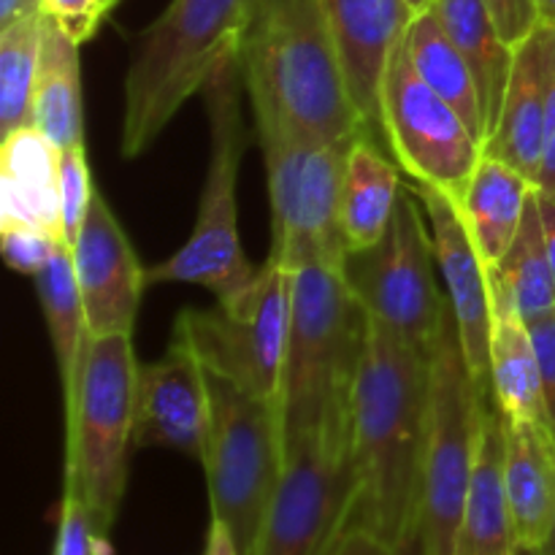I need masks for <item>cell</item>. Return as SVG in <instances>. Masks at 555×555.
<instances>
[{"mask_svg": "<svg viewBox=\"0 0 555 555\" xmlns=\"http://www.w3.org/2000/svg\"><path fill=\"white\" fill-rule=\"evenodd\" d=\"M534 3L537 11H540V20L555 27V0H534Z\"/></svg>", "mask_w": 555, "mask_h": 555, "instance_id": "obj_43", "label": "cell"}, {"mask_svg": "<svg viewBox=\"0 0 555 555\" xmlns=\"http://www.w3.org/2000/svg\"><path fill=\"white\" fill-rule=\"evenodd\" d=\"M41 11L76 43L90 41L108 16L101 0H41Z\"/></svg>", "mask_w": 555, "mask_h": 555, "instance_id": "obj_34", "label": "cell"}, {"mask_svg": "<svg viewBox=\"0 0 555 555\" xmlns=\"http://www.w3.org/2000/svg\"><path fill=\"white\" fill-rule=\"evenodd\" d=\"M209 428V374L193 350L171 336L166 356L155 363H139L133 450L166 448L204 461Z\"/></svg>", "mask_w": 555, "mask_h": 555, "instance_id": "obj_15", "label": "cell"}, {"mask_svg": "<svg viewBox=\"0 0 555 555\" xmlns=\"http://www.w3.org/2000/svg\"><path fill=\"white\" fill-rule=\"evenodd\" d=\"M345 276L366 314L406 345L431 352L448 296L439 276L431 228L404 182L388 233L374 247L345 255Z\"/></svg>", "mask_w": 555, "mask_h": 555, "instance_id": "obj_11", "label": "cell"}, {"mask_svg": "<svg viewBox=\"0 0 555 555\" xmlns=\"http://www.w3.org/2000/svg\"><path fill=\"white\" fill-rule=\"evenodd\" d=\"M534 184L496 157L482 155L459 198L461 217L488 269H496L520 231Z\"/></svg>", "mask_w": 555, "mask_h": 555, "instance_id": "obj_22", "label": "cell"}, {"mask_svg": "<svg viewBox=\"0 0 555 555\" xmlns=\"http://www.w3.org/2000/svg\"><path fill=\"white\" fill-rule=\"evenodd\" d=\"M537 209H540L542 236H545L547 260H551L553 280H555V198H547V195L537 193Z\"/></svg>", "mask_w": 555, "mask_h": 555, "instance_id": "obj_40", "label": "cell"}, {"mask_svg": "<svg viewBox=\"0 0 555 555\" xmlns=\"http://www.w3.org/2000/svg\"><path fill=\"white\" fill-rule=\"evenodd\" d=\"M33 282H36L38 301H41L43 320H47L49 339H52V352L54 361H57V374L60 385H63L65 404V401L74 396L81 366H85L87 345H90V331H87L81 293L79 285H76L70 247L57 244L52 258H49L47 266L33 276Z\"/></svg>", "mask_w": 555, "mask_h": 555, "instance_id": "obj_27", "label": "cell"}, {"mask_svg": "<svg viewBox=\"0 0 555 555\" xmlns=\"http://www.w3.org/2000/svg\"><path fill=\"white\" fill-rule=\"evenodd\" d=\"M79 47L52 20L43 16L41 60H38L33 125L57 150L85 144V114H81V63Z\"/></svg>", "mask_w": 555, "mask_h": 555, "instance_id": "obj_26", "label": "cell"}, {"mask_svg": "<svg viewBox=\"0 0 555 555\" xmlns=\"http://www.w3.org/2000/svg\"><path fill=\"white\" fill-rule=\"evenodd\" d=\"M545 25V22H542ZM547 43V108H545V144L537 173V193L555 198V27L545 25Z\"/></svg>", "mask_w": 555, "mask_h": 555, "instance_id": "obj_35", "label": "cell"}, {"mask_svg": "<svg viewBox=\"0 0 555 555\" xmlns=\"http://www.w3.org/2000/svg\"><path fill=\"white\" fill-rule=\"evenodd\" d=\"M57 157L60 150L36 125L3 135V146H0V217L33 222L65 244L63 228H60Z\"/></svg>", "mask_w": 555, "mask_h": 555, "instance_id": "obj_21", "label": "cell"}, {"mask_svg": "<svg viewBox=\"0 0 555 555\" xmlns=\"http://www.w3.org/2000/svg\"><path fill=\"white\" fill-rule=\"evenodd\" d=\"M379 133L410 182L442 190L455 201L482 160V141L466 119L421 79L404 38L390 54L383 76Z\"/></svg>", "mask_w": 555, "mask_h": 555, "instance_id": "obj_12", "label": "cell"}, {"mask_svg": "<svg viewBox=\"0 0 555 555\" xmlns=\"http://www.w3.org/2000/svg\"><path fill=\"white\" fill-rule=\"evenodd\" d=\"M242 85V63L238 54H233L201 90L209 114V163L201 184L195 225L177 253L146 269V285L184 282L204 287L217 301H228L258 276L260 266L249 263L238 236L236 184L244 155V119L238 103Z\"/></svg>", "mask_w": 555, "mask_h": 555, "instance_id": "obj_5", "label": "cell"}, {"mask_svg": "<svg viewBox=\"0 0 555 555\" xmlns=\"http://www.w3.org/2000/svg\"><path fill=\"white\" fill-rule=\"evenodd\" d=\"M249 5L253 0H171L141 33L125 74V160L144 155L209 76L238 54Z\"/></svg>", "mask_w": 555, "mask_h": 555, "instance_id": "obj_4", "label": "cell"}, {"mask_svg": "<svg viewBox=\"0 0 555 555\" xmlns=\"http://www.w3.org/2000/svg\"><path fill=\"white\" fill-rule=\"evenodd\" d=\"M515 547L518 540L504 488V426L496 406H488L455 555H515Z\"/></svg>", "mask_w": 555, "mask_h": 555, "instance_id": "obj_23", "label": "cell"}, {"mask_svg": "<svg viewBox=\"0 0 555 555\" xmlns=\"http://www.w3.org/2000/svg\"><path fill=\"white\" fill-rule=\"evenodd\" d=\"M43 14L0 27V125L3 135L33 125Z\"/></svg>", "mask_w": 555, "mask_h": 555, "instance_id": "obj_30", "label": "cell"}, {"mask_svg": "<svg viewBox=\"0 0 555 555\" xmlns=\"http://www.w3.org/2000/svg\"><path fill=\"white\" fill-rule=\"evenodd\" d=\"M488 5H491L499 30L509 47H518L542 22L534 0H488Z\"/></svg>", "mask_w": 555, "mask_h": 555, "instance_id": "obj_37", "label": "cell"}, {"mask_svg": "<svg viewBox=\"0 0 555 555\" xmlns=\"http://www.w3.org/2000/svg\"><path fill=\"white\" fill-rule=\"evenodd\" d=\"M491 282L493 298L507 304L526 325L555 312V280L551 260H547L545 236H542L537 190L513 247L491 271Z\"/></svg>", "mask_w": 555, "mask_h": 555, "instance_id": "obj_29", "label": "cell"}, {"mask_svg": "<svg viewBox=\"0 0 555 555\" xmlns=\"http://www.w3.org/2000/svg\"><path fill=\"white\" fill-rule=\"evenodd\" d=\"M238 63L258 133L282 130L336 144L372 133L323 0H253Z\"/></svg>", "mask_w": 555, "mask_h": 555, "instance_id": "obj_2", "label": "cell"}, {"mask_svg": "<svg viewBox=\"0 0 555 555\" xmlns=\"http://www.w3.org/2000/svg\"><path fill=\"white\" fill-rule=\"evenodd\" d=\"M542 553H545V555H555V526H553L551 537H547V542H545V545H542Z\"/></svg>", "mask_w": 555, "mask_h": 555, "instance_id": "obj_46", "label": "cell"}, {"mask_svg": "<svg viewBox=\"0 0 555 555\" xmlns=\"http://www.w3.org/2000/svg\"><path fill=\"white\" fill-rule=\"evenodd\" d=\"M515 555H545L542 547H529V545H518L515 547Z\"/></svg>", "mask_w": 555, "mask_h": 555, "instance_id": "obj_45", "label": "cell"}, {"mask_svg": "<svg viewBox=\"0 0 555 555\" xmlns=\"http://www.w3.org/2000/svg\"><path fill=\"white\" fill-rule=\"evenodd\" d=\"M101 3H103V9H106L108 14H112V11H114V5H117L119 0H101Z\"/></svg>", "mask_w": 555, "mask_h": 555, "instance_id": "obj_47", "label": "cell"}, {"mask_svg": "<svg viewBox=\"0 0 555 555\" xmlns=\"http://www.w3.org/2000/svg\"><path fill=\"white\" fill-rule=\"evenodd\" d=\"M428 358L431 390L423 459L421 529L428 555H455V540L486 428L488 388L477 383L466 363L450 304Z\"/></svg>", "mask_w": 555, "mask_h": 555, "instance_id": "obj_7", "label": "cell"}, {"mask_svg": "<svg viewBox=\"0 0 555 555\" xmlns=\"http://www.w3.org/2000/svg\"><path fill=\"white\" fill-rule=\"evenodd\" d=\"M201 555H242V553H238L236 540H233V534L228 531V526L222 524V520L211 518L209 531H206L204 553Z\"/></svg>", "mask_w": 555, "mask_h": 555, "instance_id": "obj_39", "label": "cell"}, {"mask_svg": "<svg viewBox=\"0 0 555 555\" xmlns=\"http://www.w3.org/2000/svg\"><path fill=\"white\" fill-rule=\"evenodd\" d=\"M331 22L352 98L366 119L369 130L379 133V90L390 63V54L404 38L412 22V11L404 0H323Z\"/></svg>", "mask_w": 555, "mask_h": 555, "instance_id": "obj_17", "label": "cell"}, {"mask_svg": "<svg viewBox=\"0 0 555 555\" xmlns=\"http://www.w3.org/2000/svg\"><path fill=\"white\" fill-rule=\"evenodd\" d=\"M390 555H428L426 551V540H423V529H421V520L390 547Z\"/></svg>", "mask_w": 555, "mask_h": 555, "instance_id": "obj_42", "label": "cell"}, {"mask_svg": "<svg viewBox=\"0 0 555 555\" xmlns=\"http://www.w3.org/2000/svg\"><path fill=\"white\" fill-rule=\"evenodd\" d=\"M547 108V43L545 25L524 38L513 52L507 92H504L499 119L488 135L482 155L507 163L537 184L545 144Z\"/></svg>", "mask_w": 555, "mask_h": 555, "instance_id": "obj_18", "label": "cell"}, {"mask_svg": "<svg viewBox=\"0 0 555 555\" xmlns=\"http://www.w3.org/2000/svg\"><path fill=\"white\" fill-rule=\"evenodd\" d=\"M70 258L90 336H133L146 269L101 193L70 244Z\"/></svg>", "mask_w": 555, "mask_h": 555, "instance_id": "obj_16", "label": "cell"}, {"mask_svg": "<svg viewBox=\"0 0 555 555\" xmlns=\"http://www.w3.org/2000/svg\"><path fill=\"white\" fill-rule=\"evenodd\" d=\"M341 266H304L293 280L280 388L285 448L301 439L350 437V404L366 352L369 314Z\"/></svg>", "mask_w": 555, "mask_h": 555, "instance_id": "obj_3", "label": "cell"}, {"mask_svg": "<svg viewBox=\"0 0 555 555\" xmlns=\"http://www.w3.org/2000/svg\"><path fill=\"white\" fill-rule=\"evenodd\" d=\"M98 190L92 188L90 163H87L85 144L60 150L57 157V198H60V228L65 244H74L81 231L87 211Z\"/></svg>", "mask_w": 555, "mask_h": 555, "instance_id": "obj_31", "label": "cell"}, {"mask_svg": "<svg viewBox=\"0 0 555 555\" xmlns=\"http://www.w3.org/2000/svg\"><path fill=\"white\" fill-rule=\"evenodd\" d=\"M331 555H390V547L366 531H347Z\"/></svg>", "mask_w": 555, "mask_h": 555, "instance_id": "obj_38", "label": "cell"}, {"mask_svg": "<svg viewBox=\"0 0 555 555\" xmlns=\"http://www.w3.org/2000/svg\"><path fill=\"white\" fill-rule=\"evenodd\" d=\"M271 201L269 260L298 271L312 263H345L341 182L347 146L312 135L258 133Z\"/></svg>", "mask_w": 555, "mask_h": 555, "instance_id": "obj_10", "label": "cell"}, {"mask_svg": "<svg viewBox=\"0 0 555 555\" xmlns=\"http://www.w3.org/2000/svg\"><path fill=\"white\" fill-rule=\"evenodd\" d=\"M52 555H112L108 531L98 524L90 504L76 491H65V488Z\"/></svg>", "mask_w": 555, "mask_h": 555, "instance_id": "obj_32", "label": "cell"}, {"mask_svg": "<svg viewBox=\"0 0 555 555\" xmlns=\"http://www.w3.org/2000/svg\"><path fill=\"white\" fill-rule=\"evenodd\" d=\"M401 168L390 160L374 133H363L347 146L341 182V236L347 253L374 247L388 233L399 206Z\"/></svg>", "mask_w": 555, "mask_h": 555, "instance_id": "obj_20", "label": "cell"}, {"mask_svg": "<svg viewBox=\"0 0 555 555\" xmlns=\"http://www.w3.org/2000/svg\"><path fill=\"white\" fill-rule=\"evenodd\" d=\"M426 211L431 228L434 253L444 296L459 325L461 350L477 383L488 388V356L493 331V282L491 269L472 242L469 228L461 217L459 201L428 184L406 182Z\"/></svg>", "mask_w": 555, "mask_h": 555, "instance_id": "obj_14", "label": "cell"}, {"mask_svg": "<svg viewBox=\"0 0 555 555\" xmlns=\"http://www.w3.org/2000/svg\"><path fill=\"white\" fill-rule=\"evenodd\" d=\"M63 242L49 236L38 225L25 220H14V217H0V247H3V260L9 269L16 274L36 276L38 271L47 266L52 258L54 247Z\"/></svg>", "mask_w": 555, "mask_h": 555, "instance_id": "obj_33", "label": "cell"}, {"mask_svg": "<svg viewBox=\"0 0 555 555\" xmlns=\"http://www.w3.org/2000/svg\"><path fill=\"white\" fill-rule=\"evenodd\" d=\"M356 493L350 437L287 444L285 469L255 555H331L350 529Z\"/></svg>", "mask_w": 555, "mask_h": 555, "instance_id": "obj_13", "label": "cell"}, {"mask_svg": "<svg viewBox=\"0 0 555 555\" xmlns=\"http://www.w3.org/2000/svg\"><path fill=\"white\" fill-rule=\"evenodd\" d=\"M529 331L537 347V358H540L547 431H551L555 439V312L547 314V318L529 323Z\"/></svg>", "mask_w": 555, "mask_h": 555, "instance_id": "obj_36", "label": "cell"}, {"mask_svg": "<svg viewBox=\"0 0 555 555\" xmlns=\"http://www.w3.org/2000/svg\"><path fill=\"white\" fill-rule=\"evenodd\" d=\"M36 14H43L41 0H0V27H9Z\"/></svg>", "mask_w": 555, "mask_h": 555, "instance_id": "obj_41", "label": "cell"}, {"mask_svg": "<svg viewBox=\"0 0 555 555\" xmlns=\"http://www.w3.org/2000/svg\"><path fill=\"white\" fill-rule=\"evenodd\" d=\"M406 5H410L412 14H421V11H428L434 5V0H404Z\"/></svg>", "mask_w": 555, "mask_h": 555, "instance_id": "obj_44", "label": "cell"}, {"mask_svg": "<svg viewBox=\"0 0 555 555\" xmlns=\"http://www.w3.org/2000/svg\"><path fill=\"white\" fill-rule=\"evenodd\" d=\"M296 271L266 258L258 276L211 309H182L173 339L188 345L204 369L249 396L280 401L287 356Z\"/></svg>", "mask_w": 555, "mask_h": 555, "instance_id": "obj_9", "label": "cell"}, {"mask_svg": "<svg viewBox=\"0 0 555 555\" xmlns=\"http://www.w3.org/2000/svg\"><path fill=\"white\" fill-rule=\"evenodd\" d=\"M404 47L412 65L431 90H437L461 117L466 119L477 139L486 144V114H482L480 92L464 54L459 52L434 9L412 16L404 33Z\"/></svg>", "mask_w": 555, "mask_h": 555, "instance_id": "obj_28", "label": "cell"}, {"mask_svg": "<svg viewBox=\"0 0 555 555\" xmlns=\"http://www.w3.org/2000/svg\"><path fill=\"white\" fill-rule=\"evenodd\" d=\"M504 488L518 545L542 547L555 526V439L547 426L504 421Z\"/></svg>", "mask_w": 555, "mask_h": 555, "instance_id": "obj_19", "label": "cell"}, {"mask_svg": "<svg viewBox=\"0 0 555 555\" xmlns=\"http://www.w3.org/2000/svg\"><path fill=\"white\" fill-rule=\"evenodd\" d=\"M488 390L493 396V406H496L504 421H524L547 426L540 358H537L531 331L499 298H493Z\"/></svg>", "mask_w": 555, "mask_h": 555, "instance_id": "obj_24", "label": "cell"}, {"mask_svg": "<svg viewBox=\"0 0 555 555\" xmlns=\"http://www.w3.org/2000/svg\"><path fill=\"white\" fill-rule=\"evenodd\" d=\"M431 9L475 74L488 141L507 92L515 47L504 41L488 0H434Z\"/></svg>", "mask_w": 555, "mask_h": 555, "instance_id": "obj_25", "label": "cell"}, {"mask_svg": "<svg viewBox=\"0 0 555 555\" xmlns=\"http://www.w3.org/2000/svg\"><path fill=\"white\" fill-rule=\"evenodd\" d=\"M209 393L211 428L201 466L211 518L228 526L238 553L255 555L285 469L280 401L244 393L215 374H209Z\"/></svg>", "mask_w": 555, "mask_h": 555, "instance_id": "obj_8", "label": "cell"}, {"mask_svg": "<svg viewBox=\"0 0 555 555\" xmlns=\"http://www.w3.org/2000/svg\"><path fill=\"white\" fill-rule=\"evenodd\" d=\"M431 352L369 318V339L350 404L358 493L350 529L393 547L421 520Z\"/></svg>", "mask_w": 555, "mask_h": 555, "instance_id": "obj_1", "label": "cell"}, {"mask_svg": "<svg viewBox=\"0 0 555 555\" xmlns=\"http://www.w3.org/2000/svg\"><path fill=\"white\" fill-rule=\"evenodd\" d=\"M135 377L133 336H90L79 383L63 404V488L79 493L106 531L128 488Z\"/></svg>", "mask_w": 555, "mask_h": 555, "instance_id": "obj_6", "label": "cell"}]
</instances>
